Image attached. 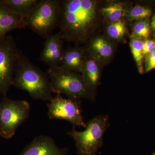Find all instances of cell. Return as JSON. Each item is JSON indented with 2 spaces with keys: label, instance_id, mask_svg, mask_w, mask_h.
<instances>
[{
  "label": "cell",
  "instance_id": "cell-1",
  "mask_svg": "<svg viewBox=\"0 0 155 155\" xmlns=\"http://www.w3.org/2000/svg\"><path fill=\"white\" fill-rule=\"evenodd\" d=\"M96 14L94 1H61L59 32L62 38L75 41H84L92 27Z\"/></svg>",
  "mask_w": 155,
  "mask_h": 155
},
{
  "label": "cell",
  "instance_id": "cell-2",
  "mask_svg": "<svg viewBox=\"0 0 155 155\" xmlns=\"http://www.w3.org/2000/svg\"><path fill=\"white\" fill-rule=\"evenodd\" d=\"M13 85L28 93L34 100L50 102L52 99V91L47 74L33 65L20 51Z\"/></svg>",
  "mask_w": 155,
  "mask_h": 155
},
{
  "label": "cell",
  "instance_id": "cell-3",
  "mask_svg": "<svg viewBox=\"0 0 155 155\" xmlns=\"http://www.w3.org/2000/svg\"><path fill=\"white\" fill-rule=\"evenodd\" d=\"M53 92L64 94L71 99L92 98V92L82 75L63 69L60 66L49 67L47 72Z\"/></svg>",
  "mask_w": 155,
  "mask_h": 155
},
{
  "label": "cell",
  "instance_id": "cell-4",
  "mask_svg": "<svg viewBox=\"0 0 155 155\" xmlns=\"http://www.w3.org/2000/svg\"><path fill=\"white\" fill-rule=\"evenodd\" d=\"M109 125V116L99 115L86 123L83 131H77L73 126L67 134L74 140L78 155H96L104 144L103 137Z\"/></svg>",
  "mask_w": 155,
  "mask_h": 155
},
{
  "label": "cell",
  "instance_id": "cell-5",
  "mask_svg": "<svg viewBox=\"0 0 155 155\" xmlns=\"http://www.w3.org/2000/svg\"><path fill=\"white\" fill-rule=\"evenodd\" d=\"M61 1L40 0L25 18L26 27L46 38L59 25Z\"/></svg>",
  "mask_w": 155,
  "mask_h": 155
},
{
  "label": "cell",
  "instance_id": "cell-6",
  "mask_svg": "<svg viewBox=\"0 0 155 155\" xmlns=\"http://www.w3.org/2000/svg\"><path fill=\"white\" fill-rule=\"evenodd\" d=\"M30 105L25 100H14L4 96L0 101V136L8 139L28 119Z\"/></svg>",
  "mask_w": 155,
  "mask_h": 155
},
{
  "label": "cell",
  "instance_id": "cell-7",
  "mask_svg": "<svg viewBox=\"0 0 155 155\" xmlns=\"http://www.w3.org/2000/svg\"><path fill=\"white\" fill-rule=\"evenodd\" d=\"M20 51L12 37L6 36L0 41V94L4 96L13 85Z\"/></svg>",
  "mask_w": 155,
  "mask_h": 155
},
{
  "label": "cell",
  "instance_id": "cell-8",
  "mask_svg": "<svg viewBox=\"0 0 155 155\" xmlns=\"http://www.w3.org/2000/svg\"><path fill=\"white\" fill-rule=\"evenodd\" d=\"M47 106L48 116L51 120H66L73 126L86 127V123L84 120L81 106L78 100L65 98L57 94L47 104Z\"/></svg>",
  "mask_w": 155,
  "mask_h": 155
},
{
  "label": "cell",
  "instance_id": "cell-9",
  "mask_svg": "<svg viewBox=\"0 0 155 155\" xmlns=\"http://www.w3.org/2000/svg\"><path fill=\"white\" fill-rule=\"evenodd\" d=\"M67 148L59 147L49 136L41 135L35 137L18 155H67Z\"/></svg>",
  "mask_w": 155,
  "mask_h": 155
},
{
  "label": "cell",
  "instance_id": "cell-10",
  "mask_svg": "<svg viewBox=\"0 0 155 155\" xmlns=\"http://www.w3.org/2000/svg\"><path fill=\"white\" fill-rule=\"evenodd\" d=\"M63 40L59 32L49 35L46 38L40 60L50 67L60 66L64 51Z\"/></svg>",
  "mask_w": 155,
  "mask_h": 155
},
{
  "label": "cell",
  "instance_id": "cell-11",
  "mask_svg": "<svg viewBox=\"0 0 155 155\" xmlns=\"http://www.w3.org/2000/svg\"><path fill=\"white\" fill-rule=\"evenodd\" d=\"M26 27L25 18L12 12L0 4V41L11 30Z\"/></svg>",
  "mask_w": 155,
  "mask_h": 155
},
{
  "label": "cell",
  "instance_id": "cell-12",
  "mask_svg": "<svg viewBox=\"0 0 155 155\" xmlns=\"http://www.w3.org/2000/svg\"><path fill=\"white\" fill-rule=\"evenodd\" d=\"M84 50L75 48L64 51L60 66L69 71L82 72L84 63Z\"/></svg>",
  "mask_w": 155,
  "mask_h": 155
},
{
  "label": "cell",
  "instance_id": "cell-13",
  "mask_svg": "<svg viewBox=\"0 0 155 155\" xmlns=\"http://www.w3.org/2000/svg\"><path fill=\"white\" fill-rule=\"evenodd\" d=\"M38 2V0H0L1 5L25 18L28 17Z\"/></svg>",
  "mask_w": 155,
  "mask_h": 155
},
{
  "label": "cell",
  "instance_id": "cell-14",
  "mask_svg": "<svg viewBox=\"0 0 155 155\" xmlns=\"http://www.w3.org/2000/svg\"><path fill=\"white\" fill-rule=\"evenodd\" d=\"M81 72L84 80L92 92L96 87L99 79L100 69L97 64L91 58L85 59Z\"/></svg>",
  "mask_w": 155,
  "mask_h": 155
},
{
  "label": "cell",
  "instance_id": "cell-15",
  "mask_svg": "<svg viewBox=\"0 0 155 155\" xmlns=\"http://www.w3.org/2000/svg\"><path fill=\"white\" fill-rule=\"evenodd\" d=\"M89 52L94 55L106 59L110 57L114 52L112 45L102 37L93 39L88 47Z\"/></svg>",
  "mask_w": 155,
  "mask_h": 155
},
{
  "label": "cell",
  "instance_id": "cell-16",
  "mask_svg": "<svg viewBox=\"0 0 155 155\" xmlns=\"http://www.w3.org/2000/svg\"><path fill=\"white\" fill-rule=\"evenodd\" d=\"M143 41L141 40V38L137 37L132 38L130 40V49L134 59L137 66L138 72L140 74H143L144 72L143 56Z\"/></svg>",
  "mask_w": 155,
  "mask_h": 155
},
{
  "label": "cell",
  "instance_id": "cell-17",
  "mask_svg": "<svg viewBox=\"0 0 155 155\" xmlns=\"http://www.w3.org/2000/svg\"><path fill=\"white\" fill-rule=\"evenodd\" d=\"M102 13L110 21H119L123 16L125 11L123 5L121 3L111 4L101 9Z\"/></svg>",
  "mask_w": 155,
  "mask_h": 155
},
{
  "label": "cell",
  "instance_id": "cell-18",
  "mask_svg": "<svg viewBox=\"0 0 155 155\" xmlns=\"http://www.w3.org/2000/svg\"><path fill=\"white\" fill-rule=\"evenodd\" d=\"M127 31L125 23L121 20L112 22L107 28L108 35L111 38L120 40L123 38Z\"/></svg>",
  "mask_w": 155,
  "mask_h": 155
},
{
  "label": "cell",
  "instance_id": "cell-19",
  "mask_svg": "<svg viewBox=\"0 0 155 155\" xmlns=\"http://www.w3.org/2000/svg\"><path fill=\"white\" fill-rule=\"evenodd\" d=\"M152 11L148 7L136 5L130 9L128 17L130 20H143L147 19L151 15Z\"/></svg>",
  "mask_w": 155,
  "mask_h": 155
},
{
  "label": "cell",
  "instance_id": "cell-20",
  "mask_svg": "<svg viewBox=\"0 0 155 155\" xmlns=\"http://www.w3.org/2000/svg\"><path fill=\"white\" fill-rule=\"evenodd\" d=\"M150 28L147 19L138 20L134 25V33L139 38H147L150 34Z\"/></svg>",
  "mask_w": 155,
  "mask_h": 155
},
{
  "label": "cell",
  "instance_id": "cell-21",
  "mask_svg": "<svg viewBox=\"0 0 155 155\" xmlns=\"http://www.w3.org/2000/svg\"><path fill=\"white\" fill-rule=\"evenodd\" d=\"M154 69H155V49L146 58L144 72H148Z\"/></svg>",
  "mask_w": 155,
  "mask_h": 155
},
{
  "label": "cell",
  "instance_id": "cell-22",
  "mask_svg": "<svg viewBox=\"0 0 155 155\" xmlns=\"http://www.w3.org/2000/svg\"><path fill=\"white\" fill-rule=\"evenodd\" d=\"M155 49V41L152 39H147L143 42V55L147 57Z\"/></svg>",
  "mask_w": 155,
  "mask_h": 155
},
{
  "label": "cell",
  "instance_id": "cell-23",
  "mask_svg": "<svg viewBox=\"0 0 155 155\" xmlns=\"http://www.w3.org/2000/svg\"><path fill=\"white\" fill-rule=\"evenodd\" d=\"M150 26L153 30L155 31V14L153 16L152 22H151Z\"/></svg>",
  "mask_w": 155,
  "mask_h": 155
},
{
  "label": "cell",
  "instance_id": "cell-24",
  "mask_svg": "<svg viewBox=\"0 0 155 155\" xmlns=\"http://www.w3.org/2000/svg\"><path fill=\"white\" fill-rule=\"evenodd\" d=\"M150 155H155V150L154 151V152L153 153Z\"/></svg>",
  "mask_w": 155,
  "mask_h": 155
}]
</instances>
